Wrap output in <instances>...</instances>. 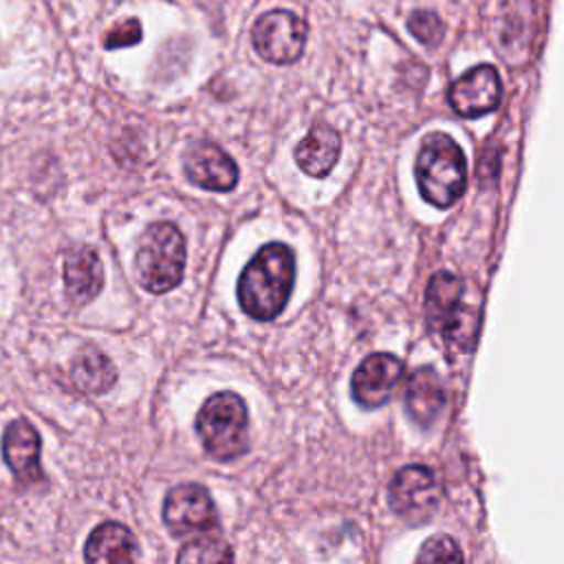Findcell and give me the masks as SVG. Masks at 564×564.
Here are the masks:
<instances>
[{
  "label": "cell",
  "mask_w": 564,
  "mask_h": 564,
  "mask_svg": "<svg viewBox=\"0 0 564 564\" xmlns=\"http://www.w3.org/2000/svg\"><path fill=\"white\" fill-rule=\"evenodd\" d=\"M295 262L284 242H269L249 260L238 280V302L253 319H273L286 306L293 289Z\"/></svg>",
  "instance_id": "cell-1"
},
{
  "label": "cell",
  "mask_w": 564,
  "mask_h": 564,
  "mask_svg": "<svg viewBox=\"0 0 564 564\" xmlns=\"http://www.w3.org/2000/svg\"><path fill=\"white\" fill-rule=\"evenodd\" d=\"M416 185L421 196L438 207H452L465 192L467 163L460 145L445 132H432L423 139L416 165Z\"/></svg>",
  "instance_id": "cell-2"
},
{
  "label": "cell",
  "mask_w": 564,
  "mask_h": 564,
  "mask_svg": "<svg viewBox=\"0 0 564 564\" xmlns=\"http://www.w3.org/2000/svg\"><path fill=\"white\" fill-rule=\"evenodd\" d=\"M185 238L170 220L152 223L137 247V278L150 293L172 291L185 273Z\"/></svg>",
  "instance_id": "cell-3"
},
{
  "label": "cell",
  "mask_w": 564,
  "mask_h": 564,
  "mask_svg": "<svg viewBox=\"0 0 564 564\" xmlns=\"http://www.w3.org/2000/svg\"><path fill=\"white\" fill-rule=\"evenodd\" d=\"M205 452L216 460H234L249 447V414L236 392L212 394L196 416Z\"/></svg>",
  "instance_id": "cell-4"
},
{
  "label": "cell",
  "mask_w": 564,
  "mask_h": 564,
  "mask_svg": "<svg viewBox=\"0 0 564 564\" xmlns=\"http://www.w3.org/2000/svg\"><path fill=\"white\" fill-rule=\"evenodd\" d=\"M163 522L178 538H194L218 531L216 507L205 487L185 482L167 491L163 500Z\"/></svg>",
  "instance_id": "cell-5"
},
{
  "label": "cell",
  "mask_w": 564,
  "mask_h": 564,
  "mask_svg": "<svg viewBox=\"0 0 564 564\" xmlns=\"http://www.w3.org/2000/svg\"><path fill=\"white\" fill-rule=\"evenodd\" d=\"M251 40L262 59L273 64H291L304 51L306 24L295 13L275 9L256 20Z\"/></svg>",
  "instance_id": "cell-6"
},
{
  "label": "cell",
  "mask_w": 564,
  "mask_h": 564,
  "mask_svg": "<svg viewBox=\"0 0 564 564\" xmlns=\"http://www.w3.org/2000/svg\"><path fill=\"white\" fill-rule=\"evenodd\" d=\"M390 507L410 522H423L438 505L441 489L432 469L408 465L397 471L390 482Z\"/></svg>",
  "instance_id": "cell-7"
},
{
  "label": "cell",
  "mask_w": 564,
  "mask_h": 564,
  "mask_svg": "<svg viewBox=\"0 0 564 564\" xmlns=\"http://www.w3.org/2000/svg\"><path fill=\"white\" fill-rule=\"evenodd\" d=\"M403 377V361L388 352H375L366 357L350 379L352 397L364 408H377L386 403L399 379Z\"/></svg>",
  "instance_id": "cell-8"
},
{
  "label": "cell",
  "mask_w": 564,
  "mask_h": 564,
  "mask_svg": "<svg viewBox=\"0 0 564 564\" xmlns=\"http://www.w3.org/2000/svg\"><path fill=\"white\" fill-rule=\"evenodd\" d=\"M500 77L494 66L480 64L449 86V104L460 117H480L500 104Z\"/></svg>",
  "instance_id": "cell-9"
},
{
  "label": "cell",
  "mask_w": 564,
  "mask_h": 564,
  "mask_svg": "<svg viewBox=\"0 0 564 564\" xmlns=\"http://www.w3.org/2000/svg\"><path fill=\"white\" fill-rule=\"evenodd\" d=\"M187 178L209 192H229L238 183L234 159L214 141H196L183 161Z\"/></svg>",
  "instance_id": "cell-10"
},
{
  "label": "cell",
  "mask_w": 564,
  "mask_h": 564,
  "mask_svg": "<svg viewBox=\"0 0 564 564\" xmlns=\"http://www.w3.org/2000/svg\"><path fill=\"white\" fill-rule=\"evenodd\" d=\"M40 434L26 419H15L4 427L2 456L18 485L29 487L42 480L44 474L40 467Z\"/></svg>",
  "instance_id": "cell-11"
},
{
  "label": "cell",
  "mask_w": 564,
  "mask_h": 564,
  "mask_svg": "<svg viewBox=\"0 0 564 564\" xmlns=\"http://www.w3.org/2000/svg\"><path fill=\"white\" fill-rule=\"evenodd\" d=\"M104 267L93 247L75 245L64 253V291L75 306H84L99 295Z\"/></svg>",
  "instance_id": "cell-12"
},
{
  "label": "cell",
  "mask_w": 564,
  "mask_h": 564,
  "mask_svg": "<svg viewBox=\"0 0 564 564\" xmlns=\"http://www.w3.org/2000/svg\"><path fill=\"white\" fill-rule=\"evenodd\" d=\"M86 562L128 564L137 560V538L121 522H101L86 540Z\"/></svg>",
  "instance_id": "cell-13"
},
{
  "label": "cell",
  "mask_w": 564,
  "mask_h": 564,
  "mask_svg": "<svg viewBox=\"0 0 564 564\" xmlns=\"http://www.w3.org/2000/svg\"><path fill=\"white\" fill-rule=\"evenodd\" d=\"M339 148H341V141L337 130L330 128L328 123H315L295 148V159H297V165L308 176L319 178L333 170L339 156Z\"/></svg>",
  "instance_id": "cell-14"
},
{
  "label": "cell",
  "mask_w": 564,
  "mask_h": 564,
  "mask_svg": "<svg viewBox=\"0 0 564 564\" xmlns=\"http://www.w3.org/2000/svg\"><path fill=\"white\" fill-rule=\"evenodd\" d=\"M445 405V390L432 368H421L410 377L405 390V410L419 425H430Z\"/></svg>",
  "instance_id": "cell-15"
},
{
  "label": "cell",
  "mask_w": 564,
  "mask_h": 564,
  "mask_svg": "<svg viewBox=\"0 0 564 564\" xmlns=\"http://www.w3.org/2000/svg\"><path fill=\"white\" fill-rule=\"evenodd\" d=\"M70 381L82 392L99 394L115 386L117 368L99 348L86 346L79 350L70 366Z\"/></svg>",
  "instance_id": "cell-16"
},
{
  "label": "cell",
  "mask_w": 564,
  "mask_h": 564,
  "mask_svg": "<svg viewBox=\"0 0 564 564\" xmlns=\"http://www.w3.org/2000/svg\"><path fill=\"white\" fill-rule=\"evenodd\" d=\"M463 297V282L449 271L432 275L425 291V315L434 328H438L458 306Z\"/></svg>",
  "instance_id": "cell-17"
},
{
  "label": "cell",
  "mask_w": 564,
  "mask_h": 564,
  "mask_svg": "<svg viewBox=\"0 0 564 564\" xmlns=\"http://www.w3.org/2000/svg\"><path fill=\"white\" fill-rule=\"evenodd\" d=\"M478 311L474 306H458L441 326L438 330L443 333L447 346L452 348H460V350H469L476 341V333H478Z\"/></svg>",
  "instance_id": "cell-18"
},
{
  "label": "cell",
  "mask_w": 564,
  "mask_h": 564,
  "mask_svg": "<svg viewBox=\"0 0 564 564\" xmlns=\"http://www.w3.org/2000/svg\"><path fill=\"white\" fill-rule=\"evenodd\" d=\"M234 553L227 546V542L218 535V531L196 535L194 540H187L183 549L178 551V562H227Z\"/></svg>",
  "instance_id": "cell-19"
},
{
  "label": "cell",
  "mask_w": 564,
  "mask_h": 564,
  "mask_svg": "<svg viewBox=\"0 0 564 564\" xmlns=\"http://www.w3.org/2000/svg\"><path fill=\"white\" fill-rule=\"evenodd\" d=\"M416 560L419 562H463V553L454 538L438 533V535H432L430 540H425Z\"/></svg>",
  "instance_id": "cell-20"
},
{
  "label": "cell",
  "mask_w": 564,
  "mask_h": 564,
  "mask_svg": "<svg viewBox=\"0 0 564 564\" xmlns=\"http://www.w3.org/2000/svg\"><path fill=\"white\" fill-rule=\"evenodd\" d=\"M408 29L410 33L423 42L425 46H434L441 42L443 33H445V26L441 22V18L436 13H430V11H416L410 15L408 20Z\"/></svg>",
  "instance_id": "cell-21"
},
{
  "label": "cell",
  "mask_w": 564,
  "mask_h": 564,
  "mask_svg": "<svg viewBox=\"0 0 564 564\" xmlns=\"http://www.w3.org/2000/svg\"><path fill=\"white\" fill-rule=\"evenodd\" d=\"M143 31H141V24L137 18H130L126 22H119L115 24L106 37H104V46L106 48H123V46H134L139 40H141Z\"/></svg>",
  "instance_id": "cell-22"
}]
</instances>
